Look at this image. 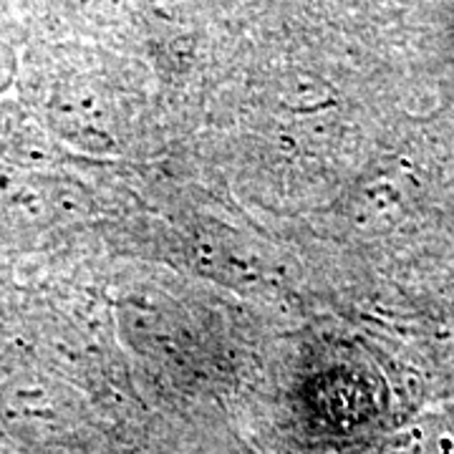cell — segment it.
<instances>
[{
    "instance_id": "1",
    "label": "cell",
    "mask_w": 454,
    "mask_h": 454,
    "mask_svg": "<svg viewBox=\"0 0 454 454\" xmlns=\"http://www.w3.org/2000/svg\"><path fill=\"white\" fill-rule=\"evenodd\" d=\"M20 137V114L11 106H0V157H5Z\"/></svg>"
},
{
    "instance_id": "2",
    "label": "cell",
    "mask_w": 454,
    "mask_h": 454,
    "mask_svg": "<svg viewBox=\"0 0 454 454\" xmlns=\"http://www.w3.org/2000/svg\"><path fill=\"white\" fill-rule=\"evenodd\" d=\"M192 3H195V0H152V5L160 8L164 16H177L182 11L187 13Z\"/></svg>"
}]
</instances>
